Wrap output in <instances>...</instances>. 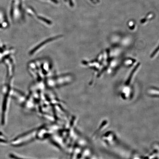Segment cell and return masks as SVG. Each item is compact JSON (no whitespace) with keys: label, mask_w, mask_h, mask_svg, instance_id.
<instances>
[{"label":"cell","mask_w":159,"mask_h":159,"mask_svg":"<svg viewBox=\"0 0 159 159\" xmlns=\"http://www.w3.org/2000/svg\"><path fill=\"white\" fill-rule=\"evenodd\" d=\"M6 13L2 9H0V24L3 23V26H6L8 24L7 20L6 19Z\"/></svg>","instance_id":"cell-1"}]
</instances>
